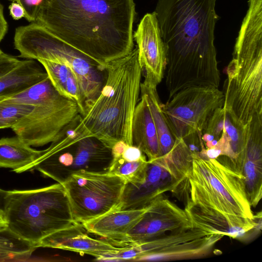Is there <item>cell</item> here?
I'll return each instance as SVG.
<instances>
[{
    "instance_id": "2",
    "label": "cell",
    "mask_w": 262,
    "mask_h": 262,
    "mask_svg": "<svg viewBox=\"0 0 262 262\" xmlns=\"http://www.w3.org/2000/svg\"><path fill=\"white\" fill-rule=\"evenodd\" d=\"M134 0H45L36 23L105 70L134 49Z\"/></svg>"
},
{
    "instance_id": "10",
    "label": "cell",
    "mask_w": 262,
    "mask_h": 262,
    "mask_svg": "<svg viewBox=\"0 0 262 262\" xmlns=\"http://www.w3.org/2000/svg\"><path fill=\"white\" fill-rule=\"evenodd\" d=\"M224 235L190 227L139 244L123 246L107 256L109 261H171L205 257Z\"/></svg>"
},
{
    "instance_id": "17",
    "label": "cell",
    "mask_w": 262,
    "mask_h": 262,
    "mask_svg": "<svg viewBox=\"0 0 262 262\" xmlns=\"http://www.w3.org/2000/svg\"><path fill=\"white\" fill-rule=\"evenodd\" d=\"M245 129L242 174L249 202L255 207L262 196V115L254 116Z\"/></svg>"
},
{
    "instance_id": "26",
    "label": "cell",
    "mask_w": 262,
    "mask_h": 262,
    "mask_svg": "<svg viewBox=\"0 0 262 262\" xmlns=\"http://www.w3.org/2000/svg\"><path fill=\"white\" fill-rule=\"evenodd\" d=\"M120 155H113L108 173L121 177L128 183H142L145 178L147 160L129 162L123 159Z\"/></svg>"
},
{
    "instance_id": "25",
    "label": "cell",
    "mask_w": 262,
    "mask_h": 262,
    "mask_svg": "<svg viewBox=\"0 0 262 262\" xmlns=\"http://www.w3.org/2000/svg\"><path fill=\"white\" fill-rule=\"evenodd\" d=\"M36 248L8 228L0 229V261L24 260L28 258Z\"/></svg>"
},
{
    "instance_id": "36",
    "label": "cell",
    "mask_w": 262,
    "mask_h": 262,
    "mask_svg": "<svg viewBox=\"0 0 262 262\" xmlns=\"http://www.w3.org/2000/svg\"><path fill=\"white\" fill-rule=\"evenodd\" d=\"M3 51L0 49V53L2 52Z\"/></svg>"
},
{
    "instance_id": "12",
    "label": "cell",
    "mask_w": 262,
    "mask_h": 262,
    "mask_svg": "<svg viewBox=\"0 0 262 262\" xmlns=\"http://www.w3.org/2000/svg\"><path fill=\"white\" fill-rule=\"evenodd\" d=\"M127 181L108 173L80 172L62 185L67 191L73 220L82 223L114 209Z\"/></svg>"
},
{
    "instance_id": "6",
    "label": "cell",
    "mask_w": 262,
    "mask_h": 262,
    "mask_svg": "<svg viewBox=\"0 0 262 262\" xmlns=\"http://www.w3.org/2000/svg\"><path fill=\"white\" fill-rule=\"evenodd\" d=\"M14 45L19 57L63 64L75 76L85 102L97 98L106 78L105 69L41 25L33 22L15 30Z\"/></svg>"
},
{
    "instance_id": "31",
    "label": "cell",
    "mask_w": 262,
    "mask_h": 262,
    "mask_svg": "<svg viewBox=\"0 0 262 262\" xmlns=\"http://www.w3.org/2000/svg\"><path fill=\"white\" fill-rule=\"evenodd\" d=\"M11 16L15 20L25 17L26 13L24 7L17 2H13L9 7Z\"/></svg>"
},
{
    "instance_id": "7",
    "label": "cell",
    "mask_w": 262,
    "mask_h": 262,
    "mask_svg": "<svg viewBox=\"0 0 262 262\" xmlns=\"http://www.w3.org/2000/svg\"><path fill=\"white\" fill-rule=\"evenodd\" d=\"M192 156L189 199L226 214L254 219L244 177L227 157L212 159Z\"/></svg>"
},
{
    "instance_id": "24",
    "label": "cell",
    "mask_w": 262,
    "mask_h": 262,
    "mask_svg": "<svg viewBox=\"0 0 262 262\" xmlns=\"http://www.w3.org/2000/svg\"><path fill=\"white\" fill-rule=\"evenodd\" d=\"M16 136L0 139V168H9L16 173L25 169L41 155Z\"/></svg>"
},
{
    "instance_id": "13",
    "label": "cell",
    "mask_w": 262,
    "mask_h": 262,
    "mask_svg": "<svg viewBox=\"0 0 262 262\" xmlns=\"http://www.w3.org/2000/svg\"><path fill=\"white\" fill-rule=\"evenodd\" d=\"M223 91L211 85L183 89L163 104L168 126L176 138L202 132L213 112L223 106Z\"/></svg>"
},
{
    "instance_id": "18",
    "label": "cell",
    "mask_w": 262,
    "mask_h": 262,
    "mask_svg": "<svg viewBox=\"0 0 262 262\" xmlns=\"http://www.w3.org/2000/svg\"><path fill=\"white\" fill-rule=\"evenodd\" d=\"M82 225L74 222L70 226L58 230L42 239L38 247L51 248L90 255L96 260L104 254L116 252L121 247H115L106 241L89 236Z\"/></svg>"
},
{
    "instance_id": "14",
    "label": "cell",
    "mask_w": 262,
    "mask_h": 262,
    "mask_svg": "<svg viewBox=\"0 0 262 262\" xmlns=\"http://www.w3.org/2000/svg\"><path fill=\"white\" fill-rule=\"evenodd\" d=\"M192 227L184 209L164 194L151 201L135 226L115 246L139 244L166 233Z\"/></svg>"
},
{
    "instance_id": "9",
    "label": "cell",
    "mask_w": 262,
    "mask_h": 262,
    "mask_svg": "<svg viewBox=\"0 0 262 262\" xmlns=\"http://www.w3.org/2000/svg\"><path fill=\"white\" fill-rule=\"evenodd\" d=\"M192 161V154L183 139H176L168 153L148 161L142 183H126L119 203L112 210L143 208L168 191L185 204L190 198Z\"/></svg>"
},
{
    "instance_id": "21",
    "label": "cell",
    "mask_w": 262,
    "mask_h": 262,
    "mask_svg": "<svg viewBox=\"0 0 262 262\" xmlns=\"http://www.w3.org/2000/svg\"><path fill=\"white\" fill-rule=\"evenodd\" d=\"M47 77L46 71L35 60H23L16 68L0 78V98L19 93Z\"/></svg>"
},
{
    "instance_id": "19",
    "label": "cell",
    "mask_w": 262,
    "mask_h": 262,
    "mask_svg": "<svg viewBox=\"0 0 262 262\" xmlns=\"http://www.w3.org/2000/svg\"><path fill=\"white\" fill-rule=\"evenodd\" d=\"M146 206L139 209L111 210L81 224L88 232L102 237L115 246L138 223Z\"/></svg>"
},
{
    "instance_id": "29",
    "label": "cell",
    "mask_w": 262,
    "mask_h": 262,
    "mask_svg": "<svg viewBox=\"0 0 262 262\" xmlns=\"http://www.w3.org/2000/svg\"><path fill=\"white\" fill-rule=\"evenodd\" d=\"M22 61L3 52L0 53V78L16 68Z\"/></svg>"
},
{
    "instance_id": "37",
    "label": "cell",
    "mask_w": 262,
    "mask_h": 262,
    "mask_svg": "<svg viewBox=\"0 0 262 262\" xmlns=\"http://www.w3.org/2000/svg\"></svg>"
},
{
    "instance_id": "16",
    "label": "cell",
    "mask_w": 262,
    "mask_h": 262,
    "mask_svg": "<svg viewBox=\"0 0 262 262\" xmlns=\"http://www.w3.org/2000/svg\"><path fill=\"white\" fill-rule=\"evenodd\" d=\"M138 59L146 78L158 85L162 80L166 66V52L155 12L146 14L133 33Z\"/></svg>"
},
{
    "instance_id": "27",
    "label": "cell",
    "mask_w": 262,
    "mask_h": 262,
    "mask_svg": "<svg viewBox=\"0 0 262 262\" xmlns=\"http://www.w3.org/2000/svg\"><path fill=\"white\" fill-rule=\"evenodd\" d=\"M0 98V129L12 128L32 111L34 105Z\"/></svg>"
},
{
    "instance_id": "34",
    "label": "cell",
    "mask_w": 262,
    "mask_h": 262,
    "mask_svg": "<svg viewBox=\"0 0 262 262\" xmlns=\"http://www.w3.org/2000/svg\"><path fill=\"white\" fill-rule=\"evenodd\" d=\"M7 191L0 188V208L4 209V201Z\"/></svg>"
},
{
    "instance_id": "32",
    "label": "cell",
    "mask_w": 262,
    "mask_h": 262,
    "mask_svg": "<svg viewBox=\"0 0 262 262\" xmlns=\"http://www.w3.org/2000/svg\"><path fill=\"white\" fill-rule=\"evenodd\" d=\"M8 30V24L4 17V8L0 3V42L4 38Z\"/></svg>"
},
{
    "instance_id": "5",
    "label": "cell",
    "mask_w": 262,
    "mask_h": 262,
    "mask_svg": "<svg viewBox=\"0 0 262 262\" xmlns=\"http://www.w3.org/2000/svg\"><path fill=\"white\" fill-rule=\"evenodd\" d=\"M3 210L8 228L36 248L45 237L75 222L66 189L58 183L7 191Z\"/></svg>"
},
{
    "instance_id": "33",
    "label": "cell",
    "mask_w": 262,
    "mask_h": 262,
    "mask_svg": "<svg viewBox=\"0 0 262 262\" xmlns=\"http://www.w3.org/2000/svg\"><path fill=\"white\" fill-rule=\"evenodd\" d=\"M7 228H8V225L4 210L0 208V229H3Z\"/></svg>"
},
{
    "instance_id": "3",
    "label": "cell",
    "mask_w": 262,
    "mask_h": 262,
    "mask_svg": "<svg viewBox=\"0 0 262 262\" xmlns=\"http://www.w3.org/2000/svg\"><path fill=\"white\" fill-rule=\"evenodd\" d=\"M106 78L98 96L84 103L64 129L61 147L94 137L112 148L119 141L132 145L133 115L139 100L143 69L137 47L127 55L107 64Z\"/></svg>"
},
{
    "instance_id": "28",
    "label": "cell",
    "mask_w": 262,
    "mask_h": 262,
    "mask_svg": "<svg viewBox=\"0 0 262 262\" xmlns=\"http://www.w3.org/2000/svg\"><path fill=\"white\" fill-rule=\"evenodd\" d=\"M24 7L25 18L30 22H35L45 0H16Z\"/></svg>"
},
{
    "instance_id": "23",
    "label": "cell",
    "mask_w": 262,
    "mask_h": 262,
    "mask_svg": "<svg viewBox=\"0 0 262 262\" xmlns=\"http://www.w3.org/2000/svg\"><path fill=\"white\" fill-rule=\"evenodd\" d=\"M43 67L55 89L61 95L75 101L80 115L84 113L85 100L78 82L67 66L59 62L47 60L38 61Z\"/></svg>"
},
{
    "instance_id": "15",
    "label": "cell",
    "mask_w": 262,
    "mask_h": 262,
    "mask_svg": "<svg viewBox=\"0 0 262 262\" xmlns=\"http://www.w3.org/2000/svg\"><path fill=\"white\" fill-rule=\"evenodd\" d=\"M186 212L192 227L213 233L227 235L243 241L251 237L256 231L261 230V213L255 214L254 219L230 215L213 209L193 203L189 199L185 204Z\"/></svg>"
},
{
    "instance_id": "30",
    "label": "cell",
    "mask_w": 262,
    "mask_h": 262,
    "mask_svg": "<svg viewBox=\"0 0 262 262\" xmlns=\"http://www.w3.org/2000/svg\"><path fill=\"white\" fill-rule=\"evenodd\" d=\"M125 161L132 162L146 159V156L138 147L126 144L120 155Z\"/></svg>"
},
{
    "instance_id": "4",
    "label": "cell",
    "mask_w": 262,
    "mask_h": 262,
    "mask_svg": "<svg viewBox=\"0 0 262 262\" xmlns=\"http://www.w3.org/2000/svg\"><path fill=\"white\" fill-rule=\"evenodd\" d=\"M223 108L244 127L262 115V0H249L226 69Z\"/></svg>"
},
{
    "instance_id": "8",
    "label": "cell",
    "mask_w": 262,
    "mask_h": 262,
    "mask_svg": "<svg viewBox=\"0 0 262 262\" xmlns=\"http://www.w3.org/2000/svg\"><path fill=\"white\" fill-rule=\"evenodd\" d=\"M3 99L34 105L29 114L11 129L24 142L35 147L54 141L80 114L77 104L60 94L48 76L22 92Z\"/></svg>"
},
{
    "instance_id": "11",
    "label": "cell",
    "mask_w": 262,
    "mask_h": 262,
    "mask_svg": "<svg viewBox=\"0 0 262 262\" xmlns=\"http://www.w3.org/2000/svg\"><path fill=\"white\" fill-rule=\"evenodd\" d=\"M112 160V149L89 137L63 148L49 146L25 171L37 170L62 184L78 172L108 173Z\"/></svg>"
},
{
    "instance_id": "35",
    "label": "cell",
    "mask_w": 262,
    "mask_h": 262,
    "mask_svg": "<svg viewBox=\"0 0 262 262\" xmlns=\"http://www.w3.org/2000/svg\"><path fill=\"white\" fill-rule=\"evenodd\" d=\"M202 138L204 144L206 142L211 141L214 139V137L212 135L207 133H203L202 136Z\"/></svg>"
},
{
    "instance_id": "1",
    "label": "cell",
    "mask_w": 262,
    "mask_h": 262,
    "mask_svg": "<svg viewBox=\"0 0 262 262\" xmlns=\"http://www.w3.org/2000/svg\"><path fill=\"white\" fill-rule=\"evenodd\" d=\"M217 0H158L155 11L166 52L168 99L190 86L219 88L214 45Z\"/></svg>"
},
{
    "instance_id": "20",
    "label": "cell",
    "mask_w": 262,
    "mask_h": 262,
    "mask_svg": "<svg viewBox=\"0 0 262 262\" xmlns=\"http://www.w3.org/2000/svg\"><path fill=\"white\" fill-rule=\"evenodd\" d=\"M132 145L140 148L151 161L160 157L157 129L145 96L141 97L135 108L132 127Z\"/></svg>"
},
{
    "instance_id": "22",
    "label": "cell",
    "mask_w": 262,
    "mask_h": 262,
    "mask_svg": "<svg viewBox=\"0 0 262 262\" xmlns=\"http://www.w3.org/2000/svg\"><path fill=\"white\" fill-rule=\"evenodd\" d=\"M158 85L144 78L141 83L140 93L144 95L148 104L158 136L160 157L168 153L176 141L163 111V103L158 95Z\"/></svg>"
}]
</instances>
